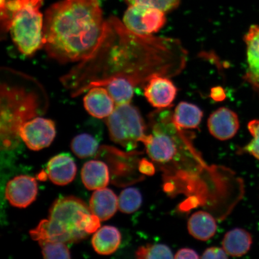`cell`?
Wrapping results in <instances>:
<instances>
[{
  "instance_id": "24",
  "label": "cell",
  "mask_w": 259,
  "mask_h": 259,
  "mask_svg": "<svg viewBox=\"0 0 259 259\" xmlns=\"http://www.w3.org/2000/svg\"><path fill=\"white\" fill-rule=\"evenodd\" d=\"M136 257L139 259L173 258L172 252L164 244H147L141 246L136 251Z\"/></svg>"
},
{
  "instance_id": "21",
  "label": "cell",
  "mask_w": 259,
  "mask_h": 259,
  "mask_svg": "<svg viewBox=\"0 0 259 259\" xmlns=\"http://www.w3.org/2000/svg\"><path fill=\"white\" fill-rule=\"evenodd\" d=\"M203 116V111L198 106L186 102L180 103L173 112L175 123L182 129L198 127Z\"/></svg>"
},
{
  "instance_id": "31",
  "label": "cell",
  "mask_w": 259,
  "mask_h": 259,
  "mask_svg": "<svg viewBox=\"0 0 259 259\" xmlns=\"http://www.w3.org/2000/svg\"><path fill=\"white\" fill-rule=\"evenodd\" d=\"M211 98L216 101H222L225 99L226 95L224 90L222 87H218L213 88L210 92Z\"/></svg>"
},
{
  "instance_id": "28",
  "label": "cell",
  "mask_w": 259,
  "mask_h": 259,
  "mask_svg": "<svg viewBox=\"0 0 259 259\" xmlns=\"http://www.w3.org/2000/svg\"><path fill=\"white\" fill-rule=\"evenodd\" d=\"M202 258H228V254L226 253L224 249L219 247H210L206 249Z\"/></svg>"
},
{
  "instance_id": "12",
  "label": "cell",
  "mask_w": 259,
  "mask_h": 259,
  "mask_svg": "<svg viewBox=\"0 0 259 259\" xmlns=\"http://www.w3.org/2000/svg\"><path fill=\"white\" fill-rule=\"evenodd\" d=\"M84 106L91 115L102 119L108 117L116 104L105 87L97 86L90 89L83 99Z\"/></svg>"
},
{
  "instance_id": "11",
  "label": "cell",
  "mask_w": 259,
  "mask_h": 259,
  "mask_svg": "<svg viewBox=\"0 0 259 259\" xmlns=\"http://www.w3.org/2000/svg\"><path fill=\"white\" fill-rule=\"evenodd\" d=\"M237 114L227 108H221L210 115L208 127L210 134L220 141H227L234 138L239 128Z\"/></svg>"
},
{
  "instance_id": "10",
  "label": "cell",
  "mask_w": 259,
  "mask_h": 259,
  "mask_svg": "<svg viewBox=\"0 0 259 259\" xmlns=\"http://www.w3.org/2000/svg\"><path fill=\"white\" fill-rule=\"evenodd\" d=\"M178 90L167 76L155 75L149 79L144 95L150 105L158 109H167L172 105Z\"/></svg>"
},
{
  "instance_id": "8",
  "label": "cell",
  "mask_w": 259,
  "mask_h": 259,
  "mask_svg": "<svg viewBox=\"0 0 259 259\" xmlns=\"http://www.w3.org/2000/svg\"><path fill=\"white\" fill-rule=\"evenodd\" d=\"M19 135L29 149L39 151L53 142L56 135V124L50 119L34 117L21 126Z\"/></svg>"
},
{
  "instance_id": "5",
  "label": "cell",
  "mask_w": 259,
  "mask_h": 259,
  "mask_svg": "<svg viewBox=\"0 0 259 259\" xmlns=\"http://www.w3.org/2000/svg\"><path fill=\"white\" fill-rule=\"evenodd\" d=\"M37 97L24 88L1 87V134L5 143L9 138L19 137L21 126L36 116L38 110Z\"/></svg>"
},
{
  "instance_id": "29",
  "label": "cell",
  "mask_w": 259,
  "mask_h": 259,
  "mask_svg": "<svg viewBox=\"0 0 259 259\" xmlns=\"http://www.w3.org/2000/svg\"><path fill=\"white\" fill-rule=\"evenodd\" d=\"M139 169L141 173L148 176H153L155 171L154 164L145 158L142 159L139 163Z\"/></svg>"
},
{
  "instance_id": "15",
  "label": "cell",
  "mask_w": 259,
  "mask_h": 259,
  "mask_svg": "<svg viewBox=\"0 0 259 259\" xmlns=\"http://www.w3.org/2000/svg\"><path fill=\"white\" fill-rule=\"evenodd\" d=\"M89 207L94 215L104 222L114 215L118 208V198L111 189L96 190L91 197Z\"/></svg>"
},
{
  "instance_id": "13",
  "label": "cell",
  "mask_w": 259,
  "mask_h": 259,
  "mask_svg": "<svg viewBox=\"0 0 259 259\" xmlns=\"http://www.w3.org/2000/svg\"><path fill=\"white\" fill-rule=\"evenodd\" d=\"M47 171L52 183L63 186L72 182L76 177L77 167L69 155L61 154L49 161Z\"/></svg>"
},
{
  "instance_id": "7",
  "label": "cell",
  "mask_w": 259,
  "mask_h": 259,
  "mask_svg": "<svg viewBox=\"0 0 259 259\" xmlns=\"http://www.w3.org/2000/svg\"><path fill=\"white\" fill-rule=\"evenodd\" d=\"M166 22L165 12L142 6H129L123 17V24L129 30L142 35L156 33Z\"/></svg>"
},
{
  "instance_id": "1",
  "label": "cell",
  "mask_w": 259,
  "mask_h": 259,
  "mask_svg": "<svg viewBox=\"0 0 259 259\" xmlns=\"http://www.w3.org/2000/svg\"><path fill=\"white\" fill-rule=\"evenodd\" d=\"M109 28L97 0H64L45 13L44 47L60 63L84 62L99 50Z\"/></svg>"
},
{
  "instance_id": "2",
  "label": "cell",
  "mask_w": 259,
  "mask_h": 259,
  "mask_svg": "<svg viewBox=\"0 0 259 259\" xmlns=\"http://www.w3.org/2000/svg\"><path fill=\"white\" fill-rule=\"evenodd\" d=\"M149 125L151 134L142 143L151 159L164 171L187 170L190 176H196L203 161L185 133L175 123L173 112L162 109L151 113Z\"/></svg>"
},
{
  "instance_id": "6",
  "label": "cell",
  "mask_w": 259,
  "mask_h": 259,
  "mask_svg": "<svg viewBox=\"0 0 259 259\" xmlns=\"http://www.w3.org/2000/svg\"><path fill=\"white\" fill-rule=\"evenodd\" d=\"M106 122L111 140L128 151L137 148L147 135V126L141 113L130 103L116 105Z\"/></svg>"
},
{
  "instance_id": "9",
  "label": "cell",
  "mask_w": 259,
  "mask_h": 259,
  "mask_svg": "<svg viewBox=\"0 0 259 259\" xmlns=\"http://www.w3.org/2000/svg\"><path fill=\"white\" fill-rule=\"evenodd\" d=\"M38 193L35 178L19 176L10 180L5 190L6 198L11 205L24 208L34 201Z\"/></svg>"
},
{
  "instance_id": "19",
  "label": "cell",
  "mask_w": 259,
  "mask_h": 259,
  "mask_svg": "<svg viewBox=\"0 0 259 259\" xmlns=\"http://www.w3.org/2000/svg\"><path fill=\"white\" fill-rule=\"evenodd\" d=\"M121 235L117 228L105 226L97 229L92 238V245L97 253L110 255L118 250L120 245Z\"/></svg>"
},
{
  "instance_id": "25",
  "label": "cell",
  "mask_w": 259,
  "mask_h": 259,
  "mask_svg": "<svg viewBox=\"0 0 259 259\" xmlns=\"http://www.w3.org/2000/svg\"><path fill=\"white\" fill-rule=\"evenodd\" d=\"M44 258H70V252L66 244L61 242L38 241Z\"/></svg>"
},
{
  "instance_id": "26",
  "label": "cell",
  "mask_w": 259,
  "mask_h": 259,
  "mask_svg": "<svg viewBox=\"0 0 259 259\" xmlns=\"http://www.w3.org/2000/svg\"><path fill=\"white\" fill-rule=\"evenodd\" d=\"M129 6H142L161 10L167 13L176 10L181 0H125Z\"/></svg>"
},
{
  "instance_id": "17",
  "label": "cell",
  "mask_w": 259,
  "mask_h": 259,
  "mask_svg": "<svg viewBox=\"0 0 259 259\" xmlns=\"http://www.w3.org/2000/svg\"><path fill=\"white\" fill-rule=\"evenodd\" d=\"M189 234L194 238L206 241L215 235L218 229L214 218L209 213L199 210L191 215L187 224Z\"/></svg>"
},
{
  "instance_id": "4",
  "label": "cell",
  "mask_w": 259,
  "mask_h": 259,
  "mask_svg": "<svg viewBox=\"0 0 259 259\" xmlns=\"http://www.w3.org/2000/svg\"><path fill=\"white\" fill-rule=\"evenodd\" d=\"M44 0H11L1 9L2 31L11 32L19 51L31 56L44 47Z\"/></svg>"
},
{
  "instance_id": "30",
  "label": "cell",
  "mask_w": 259,
  "mask_h": 259,
  "mask_svg": "<svg viewBox=\"0 0 259 259\" xmlns=\"http://www.w3.org/2000/svg\"><path fill=\"white\" fill-rule=\"evenodd\" d=\"M199 254L193 249L184 248L178 251L174 258H199Z\"/></svg>"
},
{
  "instance_id": "23",
  "label": "cell",
  "mask_w": 259,
  "mask_h": 259,
  "mask_svg": "<svg viewBox=\"0 0 259 259\" xmlns=\"http://www.w3.org/2000/svg\"><path fill=\"white\" fill-rule=\"evenodd\" d=\"M142 203L141 193L135 188H127L122 191L118 198V209L122 212L131 213L137 211Z\"/></svg>"
},
{
  "instance_id": "18",
  "label": "cell",
  "mask_w": 259,
  "mask_h": 259,
  "mask_svg": "<svg viewBox=\"0 0 259 259\" xmlns=\"http://www.w3.org/2000/svg\"><path fill=\"white\" fill-rule=\"evenodd\" d=\"M105 87L116 105L131 102L134 95L135 86L131 80L124 77H112L93 84L94 87Z\"/></svg>"
},
{
  "instance_id": "16",
  "label": "cell",
  "mask_w": 259,
  "mask_h": 259,
  "mask_svg": "<svg viewBox=\"0 0 259 259\" xmlns=\"http://www.w3.org/2000/svg\"><path fill=\"white\" fill-rule=\"evenodd\" d=\"M81 178L87 189H103L109 183V172L107 165L102 161L90 160L83 165Z\"/></svg>"
},
{
  "instance_id": "14",
  "label": "cell",
  "mask_w": 259,
  "mask_h": 259,
  "mask_svg": "<svg viewBox=\"0 0 259 259\" xmlns=\"http://www.w3.org/2000/svg\"><path fill=\"white\" fill-rule=\"evenodd\" d=\"M244 40L248 66L245 78L254 89H259V25L251 26L245 34Z\"/></svg>"
},
{
  "instance_id": "27",
  "label": "cell",
  "mask_w": 259,
  "mask_h": 259,
  "mask_svg": "<svg viewBox=\"0 0 259 259\" xmlns=\"http://www.w3.org/2000/svg\"><path fill=\"white\" fill-rule=\"evenodd\" d=\"M248 129L252 139L242 149L243 152L252 155L259 160V119H253L248 122Z\"/></svg>"
},
{
  "instance_id": "3",
  "label": "cell",
  "mask_w": 259,
  "mask_h": 259,
  "mask_svg": "<svg viewBox=\"0 0 259 259\" xmlns=\"http://www.w3.org/2000/svg\"><path fill=\"white\" fill-rule=\"evenodd\" d=\"M100 220L82 200L74 196L60 197L52 205L47 219L30 232L37 241L70 244L86 239L99 228Z\"/></svg>"
},
{
  "instance_id": "22",
  "label": "cell",
  "mask_w": 259,
  "mask_h": 259,
  "mask_svg": "<svg viewBox=\"0 0 259 259\" xmlns=\"http://www.w3.org/2000/svg\"><path fill=\"white\" fill-rule=\"evenodd\" d=\"M99 148V143L93 136L83 134L74 137L71 143L73 153L80 158L93 156Z\"/></svg>"
},
{
  "instance_id": "20",
  "label": "cell",
  "mask_w": 259,
  "mask_h": 259,
  "mask_svg": "<svg viewBox=\"0 0 259 259\" xmlns=\"http://www.w3.org/2000/svg\"><path fill=\"white\" fill-rule=\"evenodd\" d=\"M252 236L246 230L235 228L227 232L223 239V248L232 257H241L250 250Z\"/></svg>"
}]
</instances>
